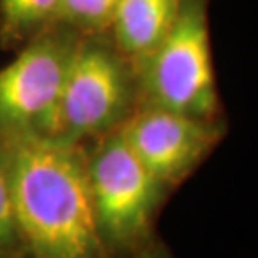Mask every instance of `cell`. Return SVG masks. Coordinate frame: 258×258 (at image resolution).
Here are the masks:
<instances>
[{
    "label": "cell",
    "instance_id": "cell-1",
    "mask_svg": "<svg viewBox=\"0 0 258 258\" xmlns=\"http://www.w3.org/2000/svg\"><path fill=\"white\" fill-rule=\"evenodd\" d=\"M27 258H106L97 235L84 144L0 141Z\"/></svg>",
    "mask_w": 258,
    "mask_h": 258
},
{
    "label": "cell",
    "instance_id": "cell-2",
    "mask_svg": "<svg viewBox=\"0 0 258 258\" xmlns=\"http://www.w3.org/2000/svg\"><path fill=\"white\" fill-rule=\"evenodd\" d=\"M96 228L106 258H134L159 236L171 193L144 168L121 129L84 144Z\"/></svg>",
    "mask_w": 258,
    "mask_h": 258
},
{
    "label": "cell",
    "instance_id": "cell-3",
    "mask_svg": "<svg viewBox=\"0 0 258 258\" xmlns=\"http://www.w3.org/2000/svg\"><path fill=\"white\" fill-rule=\"evenodd\" d=\"M141 106L203 121H223L213 62L210 0H184L164 39L136 60Z\"/></svg>",
    "mask_w": 258,
    "mask_h": 258
},
{
    "label": "cell",
    "instance_id": "cell-4",
    "mask_svg": "<svg viewBox=\"0 0 258 258\" xmlns=\"http://www.w3.org/2000/svg\"><path fill=\"white\" fill-rule=\"evenodd\" d=\"M141 106L136 60L109 32L81 35L60 97L55 141L87 144L119 131Z\"/></svg>",
    "mask_w": 258,
    "mask_h": 258
},
{
    "label": "cell",
    "instance_id": "cell-5",
    "mask_svg": "<svg viewBox=\"0 0 258 258\" xmlns=\"http://www.w3.org/2000/svg\"><path fill=\"white\" fill-rule=\"evenodd\" d=\"M79 39L81 34L57 22L0 69V141L55 138L66 76Z\"/></svg>",
    "mask_w": 258,
    "mask_h": 258
},
{
    "label": "cell",
    "instance_id": "cell-6",
    "mask_svg": "<svg viewBox=\"0 0 258 258\" xmlns=\"http://www.w3.org/2000/svg\"><path fill=\"white\" fill-rule=\"evenodd\" d=\"M121 133L144 168L173 195L223 143L228 119L203 121L139 106Z\"/></svg>",
    "mask_w": 258,
    "mask_h": 258
},
{
    "label": "cell",
    "instance_id": "cell-7",
    "mask_svg": "<svg viewBox=\"0 0 258 258\" xmlns=\"http://www.w3.org/2000/svg\"><path fill=\"white\" fill-rule=\"evenodd\" d=\"M184 0H121L109 35L134 60L143 59L164 39Z\"/></svg>",
    "mask_w": 258,
    "mask_h": 258
},
{
    "label": "cell",
    "instance_id": "cell-8",
    "mask_svg": "<svg viewBox=\"0 0 258 258\" xmlns=\"http://www.w3.org/2000/svg\"><path fill=\"white\" fill-rule=\"evenodd\" d=\"M60 0H0V49L17 52L57 24Z\"/></svg>",
    "mask_w": 258,
    "mask_h": 258
},
{
    "label": "cell",
    "instance_id": "cell-9",
    "mask_svg": "<svg viewBox=\"0 0 258 258\" xmlns=\"http://www.w3.org/2000/svg\"><path fill=\"white\" fill-rule=\"evenodd\" d=\"M121 0H60L57 22L81 35L107 32Z\"/></svg>",
    "mask_w": 258,
    "mask_h": 258
},
{
    "label": "cell",
    "instance_id": "cell-10",
    "mask_svg": "<svg viewBox=\"0 0 258 258\" xmlns=\"http://www.w3.org/2000/svg\"><path fill=\"white\" fill-rule=\"evenodd\" d=\"M0 258H27L15 221L12 191H10L2 144H0Z\"/></svg>",
    "mask_w": 258,
    "mask_h": 258
},
{
    "label": "cell",
    "instance_id": "cell-11",
    "mask_svg": "<svg viewBox=\"0 0 258 258\" xmlns=\"http://www.w3.org/2000/svg\"><path fill=\"white\" fill-rule=\"evenodd\" d=\"M134 258H173V255H171V251L168 250V246L158 238Z\"/></svg>",
    "mask_w": 258,
    "mask_h": 258
}]
</instances>
